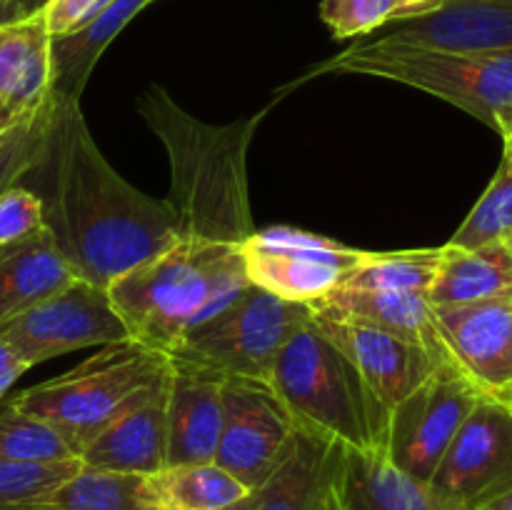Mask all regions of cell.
Segmentation results:
<instances>
[{"label":"cell","instance_id":"obj_1","mask_svg":"<svg viewBox=\"0 0 512 510\" xmlns=\"http://www.w3.org/2000/svg\"><path fill=\"white\" fill-rule=\"evenodd\" d=\"M25 180H35L25 188L43 200V223L70 270L100 288L180 240L170 205L105 160L75 98L53 95L43 155Z\"/></svg>","mask_w":512,"mask_h":510},{"label":"cell","instance_id":"obj_2","mask_svg":"<svg viewBox=\"0 0 512 510\" xmlns=\"http://www.w3.org/2000/svg\"><path fill=\"white\" fill-rule=\"evenodd\" d=\"M138 113L168 153L170 193L163 200L180 238L243 245L255 233L248 150L265 110L213 125L180 108L160 85H150L140 95Z\"/></svg>","mask_w":512,"mask_h":510},{"label":"cell","instance_id":"obj_3","mask_svg":"<svg viewBox=\"0 0 512 510\" xmlns=\"http://www.w3.org/2000/svg\"><path fill=\"white\" fill-rule=\"evenodd\" d=\"M243 245L180 238L108 285L130 340L170 355L248 285Z\"/></svg>","mask_w":512,"mask_h":510},{"label":"cell","instance_id":"obj_4","mask_svg":"<svg viewBox=\"0 0 512 510\" xmlns=\"http://www.w3.org/2000/svg\"><path fill=\"white\" fill-rule=\"evenodd\" d=\"M270 388L298 428L353 450L388 448L390 410L348 355L315 328L313 318L278 355Z\"/></svg>","mask_w":512,"mask_h":510},{"label":"cell","instance_id":"obj_5","mask_svg":"<svg viewBox=\"0 0 512 510\" xmlns=\"http://www.w3.org/2000/svg\"><path fill=\"white\" fill-rule=\"evenodd\" d=\"M368 75L435 95L495 128L512 103V50H435L370 35L355 40L310 75Z\"/></svg>","mask_w":512,"mask_h":510},{"label":"cell","instance_id":"obj_6","mask_svg":"<svg viewBox=\"0 0 512 510\" xmlns=\"http://www.w3.org/2000/svg\"><path fill=\"white\" fill-rule=\"evenodd\" d=\"M170 358L135 340L103 345L98 355L53 380L10 395L28 415L53 425L75 455L143 385L168 370Z\"/></svg>","mask_w":512,"mask_h":510},{"label":"cell","instance_id":"obj_7","mask_svg":"<svg viewBox=\"0 0 512 510\" xmlns=\"http://www.w3.org/2000/svg\"><path fill=\"white\" fill-rule=\"evenodd\" d=\"M313 318L310 305L248 283L230 303L195 325L168 358L213 370L220 378L268 383L288 340Z\"/></svg>","mask_w":512,"mask_h":510},{"label":"cell","instance_id":"obj_8","mask_svg":"<svg viewBox=\"0 0 512 510\" xmlns=\"http://www.w3.org/2000/svg\"><path fill=\"white\" fill-rule=\"evenodd\" d=\"M0 338L33 368L73 350L130 340L108 288L75 278L60 293L0 323Z\"/></svg>","mask_w":512,"mask_h":510},{"label":"cell","instance_id":"obj_9","mask_svg":"<svg viewBox=\"0 0 512 510\" xmlns=\"http://www.w3.org/2000/svg\"><path fill=\"white\" fill-rule=\"evenodd\" d=\"M480 395L450 355L440 360L433 373L390 410L388 458L403 473L430 483Z\"/></svg>","mask_w":512,"mask_h":510},{"label":"cell","instance_id":"obj_10","mask_svg":"<svg viewBox=\"0 0 512 510\" xmlns=\"http://www.w3.org/2000/svg\"><path fill=\"white\" fill-rule=\"evenodd\" d=\"M365 255V250L348 248L338 240L293 225L255 230L243 243L245 275L250 283L278 298L305 305L318 303L348 283Z\"/></svg>","mask_w":512,"mask_h":510},{"label":"cell","instance_id":"obj_11","mask_svg":"<svg viewBox=\"0 0 512 510\" xmlns=\"http://www.w3.org/2000/svg\"><path fill=\"white\" fill-rule=\"evenodd\" d=\"M430 488L458 510H480L512 490V405L480 395Z\"/></svg>","mask_w":512,"mask_h":510},{"label":"cell","instance_id":"obj_12","mask_svg":"<svg viewBox=\"0 0 512 510\" xmlns=\"http://www.w3.org/2000/svg\"><path fill=\"white\" fill-rule=\"evenodd\" d=\"M295 423L275 390L258 380L223 385V428L215 463L253 493L265 483L293 438Z\"/></svg>","mask_w":512,"mask_h":510},{"label":"cell","instance_id":"obj_13","mask_svg":"<svg viewBox=\"0 0 512 510\" xmlns=\"http://www.w3.org/2000/svg\"><path fill=\"white\" fill-rule=\"evenodd\" d=\"M453 363L488 398L512 405V288L460 305H433Z\"/></svg>","mask_w":512,"mask_h":510},{"label":"cell","instance_id":"obj_14","mask_svg":"<svg viewBox=\"0 0 512 510\" xmlns=\"http://www.w3.org/2000/svg\"><path fill=\"white\" fill-rule=\"evenodd\" d=\"M168 370L138 390L80 450L83 468L150 475L168 465Z\"/></svg>","mask_w":512,"mask_h":510},{"label":"cell","instance_id":"obj_15","mask_svg":"<svg viewBox=\"0 0 512 510\" xmlns=\"http://www.w3.org/2000/svg\"><path fill=\"white\" fill-rule=\"evenodd\" d=\"M313 323L330 343L348 355L350 363L358 368L365 383L388 410H393L410 390L418 388L440 360L448 358V350L425 348L363 323H343L320 315H313Z\"/></svg>","mask_w":512,"mask_h":510},{"label":"cell","instance_id":"obj_16","mask_svg":"<svg viewBox=\"0 0 512 510\" xmlns=\"http://www.w3.org/2000/svg\"><path fill=\"white\" fill-rule=\"evenodd\" d=\"M345 445L295 425L288 448L255 495V510H333Z\"/></svg>","mask_w":512,"mask_h":510},{"label":"cell","instance_id":"obj_17","mask_svg":"<svg viewBox=\"0 0 512 510\" xmlns=\"http://www.w3.org/2000/svg\"><path fill=\"white\" fill-rule=\"evenodd\" d=\"M53 98V38L43 13L0 23V130L28 120Z\"/></svg>","mask_w":512,"mask_h":510},{"label":"cell","instance_id":"obj_18","mask_svg":"<svg viewBox=\"0 0 512 510\" xmlns=\"http://www.w3.org/2000/svg\"><path fill=\"white\" fill-rule=\"evenodd\" d=\"M380 38L435 50H512V0H443L433 13L400 20Z\"/></svg>","mask_w":512,"mask_h":510},{"label":"cell","instance_id":"obj_19","mask_svg":"<svg viewBox=\"0 0 512 510\" xmlns=\"http://www.w3.org/2000/svg\"><path fill=\"white\" fill-rule=\"evenodd\" d=\"M225 378L170 358L168 465L210 463L223 428Z\"/></svg>","mask_w":512,"mask_h":510},{"label":"cell","instance_id":"obj_20","mask_svg":"<svg viewBox=\"0 0 512 510\" xmlns=\"http://www.w3.org/2000/svg\"><path fill=\"white\" fill-rule=\"evenodd\" d=\"M333 510H458L430 483L403 473L385 450H353L345 445L343 470Z\"/></svg>","mask_w":512,"mask_h":510},{"label":"cell","instance_id":"obj_21","mask_svg":"<svg viewBox=\"0 0 512 510\" xmlns=\"http://www.w3.org/2000/svg\"><path fill=\"white\" fill-rule=\"evenodd\" d=\"M310 313L343 323H363L425 348L445 350L435 328V313L428 293L358 290L340 285L318 303H310Z\"/></svg>","mask_w":512,"mask_h":510},{"label":"cell","instance_id":"obj_22","mask_svg":"<svg viewBox=\"0 0 512 510\" xmlns=\"http://www.w3.org/2000/svg\"><path fill=\"white\" fill-rule=\"evenodd\" d=\"M78 275L70 270L50 230L0 248V323L25 313L40 300L60 293Z\"/></svg>","mask_w":512,"mask_h":510},{"label":"cell","instance_id":"obj_23","mask_svg":"<svg viewBox=\"0 0 512 510\" xmlns=\"http://www.w3.org/2000/svg\"><path fill=\"white\" fill-rule=\"evenodd\" d=\"M248 495L250 490L215 460L165 465L143 475V498L155 510H220Z\"/></svg>","mask_w":512,"mask_h":510},{"label":"cell","instance_id":"obj_24","mask_svg":"<svg viewBox=\"0 0 512 510\" xmlns=\"http://www.w3.org/2000/svg\"><path fill=\"white\" fill-rule=\"evenodd\" d=\"M512 288V258L505 243L480 248L443 245L438 275L428 290L433 305H460Z\"/></svg>","mask_w":512,"mask_h":510},{"label":"cell","instance_id":"obj_25","mask_svg":"<svg viewBox=\"0 0 512 510\" xmlns=\"http://www.w3.org/2000/svg\"><path fill=\"white\" fill-rule=\"evenodd\" d=\"M155 0H115L88 28L53 40V95L80 100L100 55L123 33L125 25Z\"/></svg>","mask_w":512,"mask_h":510},{"label":"cell","instance_id":"obj_26","mask_svg":"<svg viewBox=\"0 0 512 510\" xmlns=\"http://www.w3.org/2000/svg\"><path fill=\"white\" fill-rule=\"evenodd\" d=\"M30 510H155L143 498V475L80 468Z\"/></svg>","mask_w":512,"mask_h":510},{"label":"cell","instance_id":"obj_27","mask_svg":"<svg viewBox=\"0 0 512 510\" xmlns=\"http://www.w3.org/2000/svg\"><path fill=\"white\" fill-rule=\"evenodd\" d=\"M440 260H443V248L368 253L345 285L358 290L428 293L438 275Z\"/></svg>","mask_w":512,"mask_h":510},{"label":"cell","instance_id":"obj_28","mask_svg":"<svg viewBox=\"0 0 512 510\" xmlns=\"http://www.w3.org/2000/svg\"><path fill=\"white\" fill-rule=\"evenodd\" d=\"M73 453L63 435L45 420L28 415L13 403L0 400V460L8 463H60L73 460Z\"/></svg>","mask_w":512,"mask_h":510},{"label":"cell","instance_id":"obj_29","mask_svg":"<svg viewBox=\"0 0 512 510\" xmlns=\"http://www.w3.org/2000/svg\"><path fill=\"white\" fill-rule=\"evenodd\" d=\"M512 233V153L503 150V163L490 180L485 193L470 210L448 245L455 248H480L488 243H503Z\"/></svg>","mask_w":512,"mask_h":510},{"label":"cell","instance_id":"obj_30","mask_svg":"<svg viewBox=\"0 0 512 510\" xmlns=\"http://www.w3.org/2000/svg\"><path fill=\"white\" fill-rule=\"evenodd\" d=\"M80 468H83L80 458L60 460V463L0 460V510H30Z\"/></svg>","mask_w":512,"mask_h":510},{"label":"cell","instance_id":"obj_31","mask_svg":"<svg viewBox=\"0 0 512 510\" xmlns=\"http://www.w3.org/2000/svg\"><path fill=\"white\" fill-rule=\"evenodd\" d=\"M50 110H53V98L28 120L0 130V195L23 183L25 175L38 165L48 135Z\"/></svg>","mask_w":512,"mask_h":510},{"label":"cell","instance_id":"obj_32","mask_svg":"<svg viewBox=\"0 0 512 510\" xmlns=\"http://www.w3.org/2000/svg\"><path fill=\"white\" fill-rule=\"evenodd\" d=\"M395 0H320V20L333 38L363 40L395 23Z\"/></svg>","mask_w":512,"mask_h":510},{"label":"cell","instance_id":"obj_33","mask_svg":"<svg viewBox=\"0 0 512 510\" xmlns=\"http://www.w3.org/2000/svg\"><path fill=\"white\" fill-rule=\"evenodd\" d=\"M43 200L25 185H13L0 195V248L43 228Z\"/></svg>","mask_w":512,"mask_h":510},{"label":"cell","instance_id":"obj_34","mask_svg":"<svg viewBox=\"0 0 512 510\" xmlns=\"http://www.w3.org/2000/svg\"><path fill=\"white\" fill-rule=\"evenodd\" d=\"M113 3L115 0H48L40 13L50 38L60 40L88 28Z\"/></svg>","mask_w":512,"mask_h":510},{"label":"cell","instance_id":"obj_35","mask_svg":"<svg viewBox=\"0 0 512 510\" xmlns=\"http://www.w3.org/2000/svg\"><path fill=\"white\" fill-rule=\"evenodd\" d=\"M30 365L25 360H20L18 355L10 350V345L0 338V400L8 395V390L13 388L15 380L28 370Z\"/></svg>","mask_w":512,"mask_h":510},{"label":"cell","instance_id":"obj_36","mask_svg":"<svg viewBox=\"0 0 512 510\" xmlns=\"http://www.w3.org/2000/svg\"><path fill=\"white\" fill-rule=\"evenodd\" d=\"M395 3H398V15H395V23H400V20L420 18V15L433 13V10L438 8L443 0H395Z\"/></svg>","mask_w":512,"mask_h":510},{"label":"cell","instance_id":"obj_37","mask_svg":"<svg viewBox=\"0 0 512 510\" xmlns=\"http://www.w3.org/2000/svg\"><path fill=\"white\" fill-rule=\"evenodd\" d=\"M493 130L500 135V138H503L505 153H512V103H508L505 108L498 110Z\"/></svg>","mask_w":512,"mask_h":510},{"label":"cell","instance_id":"obj_38","mask_svg":"<svg viewBox=\"0 0 512 510\" xmlns=\"http://www.w3.org/2000/svg\"><path fill=\"white\" fill-rule=\"evenodd\" d=\"M45 3H48V0H8V20L40 13Z\"/></svg>","mask_w":512,"mask_h":510},{"label":"cell","instance_id":"obj_39","mask_svg":"<svg viewBox=\"0 0 512 510\" xmlns=\"http://www.w3.org/2000/svg\"><path fill=\"white\" fill-rule=\"evenodd\" d=\"M480 510H512V490H508L505 495H500V498L490 500V503L483 505Z\"/></svg>","mask_w":512,"mask_h":510},{"label":"cell","instance_id":"obj_40","mask_svg":"<svg viewBox=\"0 0 512 510\" xmlns=\"http://www.w3.org/2000/svg\"><path fill=\"white\" fill-rule=\"evenodd\" d=\"M220 510H255V495H253V493H250V495H248V498L238 500V503L228 505V508H220Z\"/></svg>","mask_w":512,"mask_h":510},{"label":"cell","instance_id":"obj_41","mask_svg":"<svg viewBox=\"0 0 512 510\" xmlns=\"http://www.w3.org/2000/svg\"><path fill=\"white\" fill-rule=\"evenodd\" d=\"M8 20V0H0V23Z\"/></svg>","mask_w":512,"mask_h":510},{"label":"cell","instance_id":"obj_42","mask_svg":"<svg viewBox=\"0 0 512 510\" xmlns=\"http://www.w3.org/2000/svg\"><path fill=\"white\" fill-rule=\"evenodd\" d=\"M503 243H505V248H508V253H510V258H512V233L503 240Z\"/></svg>","mask_w":512,"mask_h":510}]
</instances>
